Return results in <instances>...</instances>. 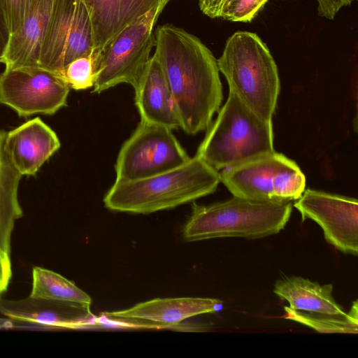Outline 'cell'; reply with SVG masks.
Segmentation results:
<instances>
[{
	"label": "cell",
	"mask_w": 358,
	"mask_h": 358,
	"mask_svg": "<svg viewBox=\"0 0 358 358\" xmlns=\"http://www.w3.org/2000/svg\"><path fill=\"white\" fill-rule=\"evenodd\" d=\"M268 0H224L220 17L231 21H252Z\"/></svg>",
	"instance_id": "obj_22"
},
{
	"label": "cell",
	"mask_w": 358,
	"mask_h": 358,
	"mask_svg": "<svg viewBox=\"0 0 358 358\" xmlns=\"http://www.w3.org/2000/svg\"><path fill=\"white\" fill-rule=\"evenodd\" d=\"M169 1H164L117 34L96 56L93 92L101 93L120 83L136 89L143 77L155 45V24Z\"/></svg>",
	"instance_id": "obj_6"
},
{
	"label": "cell",
	"mask_w": 358,
	"mask_h": 358,
	"mask_svg": "<svg viewBox=\"0 0 358 358\" xmlns=\"http://www.w3.org/2000/svg\"><path fill=\"white\" fill-rule=\"evenodd\" d=\"M88 9L97 55L122 29L157 4L169 0H84Z\"/></svg>",
	"instance_id": "obj_14"
},
{
	"label": "cell",
	"mask_w": 358,
	"mask_h": 358,
	"mask_svg": "<svg viewBox=\"0 0 358 358\" xmlns=\"http://www.w3.org/2000/svg\"><path fill=\"white\" fill-rule=\"evenodd\" d=\"M220 182L219 171L195 155L180 166L151 177L115 180L103 203L113 211L149 214L210 194Z\"/></svg>",
	"instance_id": "obj_2"
},
{
	"label": "cell",
	"mask_w": 358,
	"mask_h": 358,
	"mask_svg": "<svg viewBox=\"0 0 358 358\" xmlns=\"http://www.w3.org/2000/svg\"><path fill=\"white\" fill-rule=\"evenodd\" d=\"M11 277L10 258L0 251V295L7 289Z\"/></svg>",
	"instance_id": "obj_26"
},
{
	"label": "cell",
	"mask_w": 358,
	"mask_h": 358,
	"mask_svg": "<svg viewBox=\"0 0 358 358\" xmlns=\"http://www.w3.org/2000/svg\"><path fill=\"white\" fill-rule=\"evenodd\" d=\"M5 131L0 129V251L10 258L11 234L23 215L17 198L22 175L11 164L4 148Z\"/></svg>",
	"instance_id": "obj_18"
},
{
	"label": "cell",
	"mask_w": 358,
	"mask_h": 358,
	"mask_svg": "<svg viewBox=\"0 0 358 358\" xmlns=\"http://www.w3.org/2000/svg\"><path fill=\"white\" fill-rule=\"evenodd\" d=\"M283 317L310 327L320 333H358L357 301H354L345 315L297 310L285 306Z\"/></svg>",
	"instance_id": "obj_20"
},
{
	"label": "cell",
	"mask_w": 358,
	"mask_h": 358,
	"mask_svg": "<svg viewBox=\"0 0 358 358\" xmlns=\"http://www.w3.org/2000/svg\"><path fill=\"white\" fill-rule=\"evenodd\" d=\"M155 52L170 87L180 128L206 130L222 101L217 59L196 36L171 24L155 32Z\"/></svg>",
	"instance_id": "obj_1"
},
{
	"label": "cell",
	"mask_w": 358,
	"mask_h": 358,
	"mask_svg": "<svg viewBox=\"0 0 358 358\" xmlns=\"http://www.w3.org/2000/svg\"><path fill=\"white\" fill-rule=\"evenodd\" d=\"M318 15L328 20H333L338 11L350 6L357 0H317Z\"/></svg>",
	"instance_id": "obj_24"
},
{
	"label": "cell",
	"mask_w": 358,
	"mask_h": 358,
	"mask_svg": "<svg viewBox=\"0 0 358 358\" xmlns=\"http://www.w3.org/2000/svg\"><path fill=\"white\" fill-rule=\"evenodd\" d=\"M220 176L234 196L258 201L297 200L306 187L299 166L275 150L224 169Z\"/></svg>",
	"instance_id": "obj_7"
},
{
	"label": "cell",
	"mask_w": 358,
	"mask_h": 358,
	"mask_svg": "<svg viewBox=\"0 0 358 358\" xmlns=\"http://www.w3.org/2000/svg\"><path fill=\"white\" fill-rule=\"evenodd\" d=\"M189 159L172 129L141 120L119 151L115 180L151 177L180 166Z\"/></svg>",
	"instance_id": "obj_8"
},
{
	"label": "cell",
	"mask_w": 358,
	"mask_h": 358,
	"mask_svg": "<svg viewBox=\"0 0 358 358\" xmlns=\"http://www.w3.org/2000/svg\"><path fill=\"white\" fill-rule=\"evenodd\" d=\"M55 0H36L20 27L10 34L2 63L6 69L38 67Z\"/></svg>",
	"instance_id": "obj_15"
},
{
	"label": "cell",
	"mask_w": 358,
	"mask_h": 358,
	"mask_svg": "<svg viewBox=\"0 0 358 358\" xmlns=\"http://www.w3.org/2000/svg\"><path fill=\"white\" fill-rule=\"evenodd\" d=\"M10 37L4 0H0V62L2 63Z\"/></svg>",
	"instance_id": "obj_25"
},
{
	"label": "cell",
	"mask_w": 358,
	"mask_h": 358,
	"mask_svg": "<svg viewBox=\"0 0 358 358\" xmlns=\"http://www.w3.org/2000/svg\"><path fill=\"white\" fill-rule=\"evenodd\" d=\"M96 56L78 57L58 74L73 90H86L92 87L96 78Z\"/></svg>",
	"instance_id": "obj_21"
},
{
	"label": "cell",
	"mask_w": 358,
	"mask_h": 358,
	"mask_svg": "<svg viewBox=\"0 0 358 358\" xmlns=\"http://www.w3.org/2000/svg\"><path fill=\"white\" fill-rule=\"evenodd\" d=\"M56 133L37 117L6 133L4 148L22 176H33L60 148Z\"/></svg>",
	"instance_id": "obj_12"
},
{
	"label": "cell",
	"mask_w": 358,
	"mask_h": 358,
	"mask_svg": "<svg viewBox=\"0 0 358 358\" xmlns=\"http://www.w3.org/2000/svg\"><path fill=\"white\" fill-rule=\"evenodd\" d=\"M36 0H4L10 34L22 25Z\"/></svg>",
	"instance_id": "obj_23"
},
{
	"label": "cell",
	"mask_w": 358,
	"mask_h": 358,
	"mask_svg": "<svg viewBox=\"0 0 358 358\" xmlns=\"http://www.w3.org/2000/svg\"><path fill=\"white\" fill-rule=\"evenodd\" d=\"M274 151L271 121L229 92L196 155L219 171Z\"/></svg>",
	"instance_id": "obj_4"
},
{
	"label": "cell",
	"mask_w": 358,
	"mask_h": 358,
	"mask_svg": "<svg viewBox=\"0 0 358 358\" xmlns=\"http://www.w3.org/2000/svg\"><path fill=\"white\" fill-rule=\"evenodd\" d=\"M29 298L64 302L90 313L92 299L87 294L59 273L41 267L32 270V289Z\"/></svg>",
	"instance_id": "obj_19"
},
{
	"label": "cell",
	"mask_w": 358,
	"mask_h": 358,
	"mask_svg": "<svg viewBox=\"0 0 358 358\" xmlns=\"http://www.w3.org/2000/svg\"><path fill=\"white\" fill-rule=\"evenodd\" d=\"M70 89L58 74L38 67L5 69L0 74V103L20 117L55 114L66 106Z\"/></svg>",
	"instance_id": "obj_10"
},
{
	"label": "cell",
	"mask_w": 358,
	"mask_h": 358,
	"mask_svg": "<svg viewBox=\"0 0 358 358\" xmlns=\"http://www.w3.org/2000/svg\"><path fill=\"white\" fill-rule=\"evenodd\" d=\"M292 210L290 201H258L236 196L208 206L194 203L182 236L186 241L221 237L263 238L283 229Z\"/></svg>",
	"instance_id": "obj_5"
},
{
	"label": "cell",
	"mask_w": 358,
	"mask_h": 358,
	"mask_svg": "<svg viewBox=\"0 0 358 358\" xmlns=\"http://www.w3.org/2000/svg\"><path fill=\"white\" fill-rule=\"evenodd\" d=\"M217 63L229 91L258 115L271 121L280 78L277 65L259 36L245 31L235 32L227 40Z\"/></svg>",
	"instance_id": "obj_3"
},
{
	"label": "cell",
	"mask_w": 358,
	"mask_h": 358,
	"mask_svg": "<svg viewBox=\"0 0 358 358\" xmlns=\"http://www.w3.org/2000/svg\"><path fill=\"white\" fill-rule=\"evenodd\" d=\"M222 308L223 301L214 298H165L155 299L126 310L105 313L108 317L138 320L165 327L178 324L195 315L216 313Z\"/></svg>",
	"instance_id": "obj_13"
},
{
	"label": "cell",
	"mask_w": 358,
	"mask_h": 358,
	"mask_svg": "<svg viewBox=\"0 0 358 358\" xmlns=\"http://www.w3.org/2000/svg\"><path fill=\"white\" fill-rule=\"evenodd\" d=\"M94 52L91 19L84 0H55L38 67L57 74L73 60Z\"/></svg>",
	"instance_id": "obj_9"
},
{
	"label": "cell",
	"mask_w": 358,
	"mask_h": 358,
	"mask_svg": "<svg viewBox=\"0 0 358 358\" xmlns=\"http://www.w3.org/2000/svg\"><path fill=\"white\" fill-rule=\"evenodd\" d=\"M294 206L303 221L313 220L321 227L327 243L345 254L357 255V199L308 189Z\"/></svg>",
	"instance_id": "obj_11"
},
{
	"label": "cell",
	"mask_w": 358,
	"mask_h": 358,
	"mask_svg": "<svg viewBox=\"0 0 358 358\" xmlns=\"http://www.w3.org/2000/svg\"><path fill=\"white\" fill-rule=\"evenodd\" d=\"M332 291L331 284L321 285L317 282L296 276L277 280L273 289L277 296L289 302V307L292 309L345 315L347 313L335 301Z\"/></svg>",
	"instance_id": "obj_17"
},
{
	"label": "cell",
	"mask_w": 358,
	"mask_h": 358,
	"mask_svg": "<svg viewBox=\"0 0 358 358\" xmlns=\"http://www.w3.org/2000/svg\"><path fill=\"white\" fill-rule=\"evenodd\" d=\"M224 0H198L201 12L210 18L220 17Z\"/></svg>",
	"instance_id": "obj_27"
},
{
	"label": "cell",
	"mask_w": 358,
	"mask_h": 358,
	"mask_svg": "<svg viewBox=\"0 0 358 358\" xmlns=\"http://www.w3.org/2000/svg\"><path fill=\"white\" fill-rule=\"evenodd\" d=\"M134 91L141 120L171 129L180 128L170 87L155 55Z\"/></svg>",
	"instance_id": "obj_16"
}]
</instances>
